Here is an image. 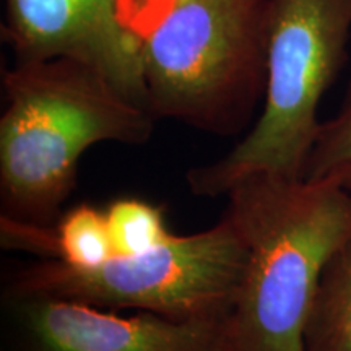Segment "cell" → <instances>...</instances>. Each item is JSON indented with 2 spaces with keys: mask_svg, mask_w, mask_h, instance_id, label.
I'll list each match as a JSON object with an SVG mask.
<instances>
[{
  "mask_svg": "<svg viewBox=\"0 0 351 351\" xmlns=\"http://www.w3.org/2000/svg\"><path fill=\"white\" fill-rule=\"evenodd\" d=\"M0 218L51 228L75 187L78 161L96 143L143 145L156 119L106 75L69 57L2 70Z\"/></svg>",
  "mask_w": 351,
  "mask_h": 351,
  "instance_id": "1",
  "label": "cell"
},
{
  "mask_svg": "<svg viewBox=\"0 0 351 351\" xmlns=\"http://www.w3.org/2000/svg\"><path fill=\"white\" fill-rule=\"evenodd\" d=\"M245 267L225 337L230 351H306V327L328 258L351 232L339 179L254 174L226 194Z\"/></svg>",
  "mask_w": 351,
  "mask_h": 351,
  "instance_id": "2",
  "label": "cell"
},
{
  "mask_svg": "<svg viewBox=\"0 0 351 351\" xmlns=\"http://www.w3.org/2000/svg\"><path fill=\"white\" fill-rule=\"evenodd\" d=\"M271 0H184L143 38L145 104L218 137L243 134L263 103Z\"/></svg>",
  "mask_w": 351,
  "mask_h": 351,
  "instance_id": "3",
  "label": "cell"
},
{
  "mask_svg": "<svg viewBox=\"0 0 351 351\" xmlns=\"http://www.w3.org/2000/svg\"><path fill=\"white\" fill-rule=\"evenodd\" d=\"M350 33L351 0H271L262 111L231 152L189 171L192 194L226 195L254 174L304 179L320 99L346 62Z\"/></svg>",
  "mask_w": 351,
  "mask_h": 351,
  "instance_id": "4",
  "label": "cell"
},
{
  "mask_svg": "<svg viewBox=\"0 0 351 351\" xmlns=\"http://www.w3.org/2000/svg\"><path fill=\"white\" fill-rule=\"evenodd\" d=\"M245 256L243 236L225 215L208 230L174 234L153 251L111 257L93 269H75L56 258L28 263L8 275L3 295L57 298L176 320L226 319Z\"/></svg>",
  "mask_w": 351,
  "mask_h": 351,
  "instance_id": "5",
  "label": "cell"
},
{
  "mask_svg": "<svg viewBox=\"0 0 351 351\" xmlns=\"http://www.w3.org/2000/svg\"><path fill=\"white\" fill-rule=\"evenodd\" d=\"M3 351H230L225 319L121 315L39 296H3Z\"/></svg>",
  "mask_w": 351,
  "mask_h": 351,
  "instance_id": "6",
  "label": "cell"
},
{
  "mask_svg": "<svg viewBox=\"0 0 351 351\" xmlns=\"http://www.w3.org/2000/svg\"><path fill=\"white\" fill-rule=\"evenodd\" d=\"M0 33L16 62L80 60L147 108L142 39L121 19L119 0H3Z\"/></svg>",
  "mask_w": 351,
  "mask_h": 351,
  "instance_id": "7",
  "label": "cell"
},
{
  "mask_svg": "<svg viewBox=\"0 0 351 351\" xmlns=\"http://www.w3.org/2000/svg\"><path fill=\"white\" fill-rule=\"evenodd\" d=\"M304 341L306 351H351V232L320 276Z\"/></svg>",
  "mask_w": 351,
  "mask_h": 351,
  "instance_id": "8",
  "label": "cell"
},
{
  "mask_svg": "<svg viewBox=\"0 0 351 351\" xmlns=\"http://www.w3.org/2000/svg\"><path fill=\"white\" fill-rule=\"evenodd\" d=\"M106 221L114 257L153 251L173 238L163 208L138 197H121L108 205Z\"/></svg>",
  "mask_w": 351,
  "mask_h": 351,
  "instance_id": "9",
  "label": "cell"
},
{
  "mask_svg": "<svg viewBox=\"0 0 351 351\" xmlns=\"http://www.w3.org/2000/svg\"><path fill=\"white\" fill-rule=\"evenodd\" d=\"M351 168V85L340 111L320 124L317 138L306 161L307 181L337 178Z\"/></svg>",
  "mask_w": 351,
  "mask_h": 351,
  "instance_id": "10",
  "label": "cell"
},
{
  "mask_svg": "<svg viewBox=\"0 0 351 351\" xmlns=\"http://www.w3.org/2000/svg\"><path fill=\"white\" fill-rule=\"evenodd\" d=\"M335 179H339L340 186L345 191V194H346V197H348V200L351 204V168L343 171V173H341L340 176H337Z\"/></svg>",
  "mask_w": 351,
  "mask_h": 351,
  "instance_id": "11",
  "label": "cell"
},
{
  "mask_svg": "<svg viewBox=\"0 0 351 351\" xmlns=\"http://www.w3.org/2000/svg\"><path fill=\"white\" fill-rule=\"evenodd\" d=\"M179 2H184V0H174V5H176V3H179ZM173 5V7H174Z\"/></svg>",
  "mask_w": 351,
  "mask_h": 351,
  "instance_id": "12",
  "label": "cell"
}]
</instances>
